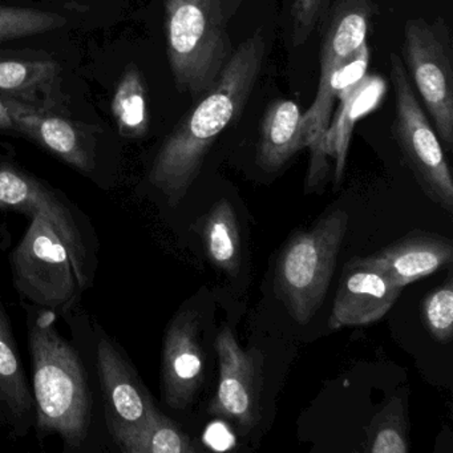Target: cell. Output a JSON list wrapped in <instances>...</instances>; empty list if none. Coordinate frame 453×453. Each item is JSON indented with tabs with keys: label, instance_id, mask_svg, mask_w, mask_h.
Here are the masks:
<instances>
[{
	"label": "cell",
	"instance_id": "277c9868",
	"mask_svg": "<svg viewBox=\"0 0 453 453\" xmlns=\"http://www.w3.org/2000/svg\"><path fill=\"white\" fill-rule=\"evenodd\" d=\"M65 320L71 339L86 355L96 376L112 445L119 437L147 423L158 408L155 397L124 347L81 304Z\"/></svg>",
	"mask_w": 453,
	"mask_h": 453
},
{
	"label": "cell",
	"instance_id": "7402d4cb",
	"mask_svg": "<svg viewBox=\"0 0 453 453\" xmlns=\"http://www.w3.org/2000/svg\"><path fill=\"white\" fill-rule=\"evenodd\" d=\"M365 452L407 453L408 421L404 402L400 397H392L373 416L365 432Z\"/></svg>",
	"mask_w": 453,
	"mask_h": 453
},
{
	"label": "cell",
	"instance_id": "484cf974",
	"mask_svg": "<svg viewBox=\"0 0 453 453\" xmlns=\"http://www.w3.org/2000/svg\"><path fill=\"white\" fill-rule=\"evenodd\" d=\"M0 131L15 132V127L12 124V118H10L9 111H7L6 105L4 104L2 99H0Z\"/></svg>",
	"mask_w": 453,
	"mask_h": 453
},
{
	"label": "cell",
	"instance_id": "3957f363",
	"mask_svg": "<svg viewBox=\"0 0 453 453\" xmlns=\"http://www.w3.org/2000/svg\"><path fill=\"white\" fill-rule=\"evenodd\" d=\"M243 0H165V38L176 88L198 99L232 58L230 23Z\"/></svg>",
	"mask_w": 453,
	"mask_h": 453
},
{
	"label": "cell",
	"instance_id": "6da1fadb",
	"mask_svg": "<svg viewBox=\"0 0 453 453\" xmlns=\"http://www.w3.org/2000/svg\"><path fill=\"white\" fill-rule=\"evenodd\" d=\"M26 312L36 439L59 436L63 453L112 450L91 363L58 328L51 310L20 302Z\"/></svg>",
	"mask_w": 453,
	"mask_h": 453
},
{
	"label": "cell",
	"instance_id": "ba28073f",
	"mask_svg": "<svg viewBox=\"0 0 453 453\" xmlns=\"http://www.w3.org/2000/svg\"><path fill=\"white\" fill-rule=\"evenodd\" d=\"M389 81L395 94L394 136L403 158L426 197L452 214L453 179L444 148L396 52L389 55Z\"/></svg>",
	"mask_w": 453,
	"mask_h": 453
},
{
	"label": "cell",
	"instance_id": "8fae6325",
	"mask_svg": "<svg viewBox=\"0 0 453 453\" xmlns=\"http://www.w3.org/2000/svg\"><path fill=\"white\" fill-rule=\"evenodd\" d=\"M9 111L15 132L25 134L47 152L91 179L100 187H111L102 171L99 144L86 129L38 105L12 97H0Z\"/></svg>",
	"mask_w": 453,
	"mask_h": 453
},
{
	"label": "cell",
	"instance_id": "603a6c76",
	"mask_svg": "<svg viewBox=\"0 0 453 453\" xmlns=\"http://www.w3.org/2000/svg\"><path fill=\"white\" fill-rule=\"evenodd\" d=\"M65 23V18L52 12L0 6V43L50 33L63 27Z\"/></svg>",
	"mask_w": 453,
	"mask_h": 453
},
{
	"label": "cell",
	"instance_id": "7a4b0ae2",
	"mask_svg": "<svg viewBox=\"0 0 453 453\" xmlns=\"http://www.w3.org/2000/svg\"><path fill=\"white\" fill-rule=\"evenodd\" d=\"M265 57L266 38L258 27L234 50L216 81L164 140L148 169L147 182L169 208L185 200L214 142L242 115Z\"/></svg>",
	"mask_w": 453,
	"mask_h": 453
},
{
	"label": "cell",
	"instance_id": "4fadbf2b",
	"mask_svg": "<svg viewBox=\"0 0 453 453\" xmlns=\"http://www.w3.org/2000/svg\"><path fill=\"white\" fill-rule=\"evenodd\" d=\"M402 291L383 272L365 264L362 257H355L344 265L328 327L341 330L378 322L394 307Z\"/></svg>",
	"mask_w": 453,
	"mask_h": 453
},
{
	"label": "cell",
	"instance_id": "e0dca14e",
	"mask_svg": "<svg viewBox=\"0 0 453 453\" xmlns=\"http://www.w3.org/2000/svg\"><path fill=\"white\" fill-rule=\"evenodd\" d=\"M302 115L301 107L293 100H275L267 107L257 145V163L264 171H280L293 156L306 148Z\"/></svg>",
	"mask_w": 453,
	"mask_h": 453
},
{
	"label": "cell",
	"instance_id": "2e32d148",
	"mask_svg": "<svg viewBox=\"0 0 453 453\" xmlns=\"http://www.w3.org/2000/svg\"><path fill=\"white\" fill-rule=\"evenodd\" d=\"M386 92V81L380 76L365 73L360 81L347 87L339 95L335 116L331 119L326 134V152L335 161V188L343 179L355 126L360 119L379 107Z\"/></svg>",
	"mask_w": 453,
	"mask_h": 453
},
{
	"label": "cell",
	"instance_id": "d6986e66",
	"mask_svg": "<svg viewBox=\"0 0 453 453\" xmlns=\"http://www.w3.org/2000/svg\"><path fill=\"white\" fill-rule=\"evenodd\" d=\"M200 235L209 261L229 277L241 266V237L237 214L227 200H219L200 219Z\"/></svg>",
	"mask_w": 453,
	"mask_h": 453
},
{
	"label": "cell",
	"instance_id": "9a60e30c",
	"mask_svg": "<svg viewBox=\"0 0 453 453\" xmlns=\"http://www.w3.org/2000/svg\"><path fill=\"white\" fill-rule=\"evenodd\" d=\"M362 259L404 288L450 265L453 243L434 233L412 232Z\"/></svg>",
	"mask_w": 453,
	"mask_h": 453
},
{
	"label": "cell",
	"instance_id": "8992f818",
	"mask_svg": "<svg viewBox=\"0 0 453 453\" xmlns=\"http://www.w3.org/2000/svg\"><path fill=\"white\" fill-rule=\"evenodd\" d=\"M0 211L47 219L70 251L84 290L94 286L100 264L99 234L88 214L63 190L14 164L0 163Z\"/></svg>",
	"mask_w": 453,
	"mask_h": 453
},
{
	"label": "cell",
	"instance_id": "cb8c5ba5",
	"mask_svg": "<svg viewBox=\"0 0 453 453\" xmlns=\"http://www.w3.org/2000/svg\"><path fill=\"white\" fill-rule=\"evenodd\" d=\"M420 310L421 319L429 335L439 343H449L453 338V280L450 275L424 298Z\"/></svg>",
	"mask_w": 453,
	"mask_h": 453
},
{
	"label": "cell",
	"instance_id": "ffe728a7",
	"mask_svg": "<svg viewBox=\"0 0 453 453\" xmlns=\"http://www.w3.org/2000/svg\"><path fill=\"white\" fill-rule=\"evenodd\" d=\"M113 450L121 453H196L197 447L192 437L160 408L147 423L112 444Z\"/></svg>",
	"mask_w": 453,
	"mask_h": 453
},
{
	"label": "cell",
	"instance_id": "5bb4252c",
	"mask_svg": "<svg viewBox=\"0 0 453 453\" xmlns=\"http://www.w3.org/2000/svg\"><path fill=\"white\" fill-rule=\"evenodd\" d=\"M33 389L18 349L12 318L0 299V426L12 439L34 431Z\"/></svg>",
	"mask_w": 453,
	"mask_h": 453
},
{
	"label": "cell",
	"instance_id": "44dd1931",
	"mask_svg": "<svg viewBox=\"0 0 453 453\" xmlns=\"http://www.w3.org/2000/svg\"><path fill=\"white\" fill-rule=\"evenodd\" d=\"M119 132L127 139H142L150 131L147 86L136 65H127L112 99Z\"/></svg>",
	"mask_w": 453,
	"mask_h": 453
},
{
	"label": "cell",
	"instance_id": "d4e9b609",
	"mask_svg": "<svg viewBox=\"0 0 453 453\" xmlns=\"http://www.w3.org/2000/svg\"><path fill=\"white\" fill-rule=\"evenodd\" d=\"M330 0H294L293 42L296 46L306 43L312 31L327 12Z\"/></svg>",
	"mask_w": 453,
	"mask_h": 453
},
{
	"label": "cell",
	"instance_id": "ac0fdd59",
	"mask_svg": "<svg viewBox=\"0 0 453 453\" xmlns=\"http://www.w3.org/2000/svg\"><path fill=\"white\" fill-rule=\"evenodd\" d=\"M59 73L60 65L42 52H0V92L4 96L41 107L42 96L50 99Z\"/></svg>",
	"mask_w": 453,
	"mask_h": 453
},
{
	"label": "cell",
	"instance_id": "9c48e42d",
	"mask_svg": "<svg viewBox=\"0 0 453 453\" xmlns=\"http://www.w3.org/2000/svg\"><path fill=\"white\" fill-rule=\"evenodd\" d=\"M403 63L447 152L453 150L452 39L441 17L404 25Z\"/></svg>",
	"mask_w": 453,
	"mask_h": 453
},
{
	"label": "cell",
	"instance_id": "52a82bcc",
	"mask_svg": "<svg viewBox=\"0 0 453 453\" xmlns=\"http://www.w3.org/2000/svg\"><path fill=\"white\" fill-rule=\"evenodd\" d=\"M28 219L25 235L10 251L12 285L20 302L51 310L65 319L81 306L86 290L54 226L39 214Z\"/></svg>",
	"mask_w": 453,
	"mask_h": 453
},
{
	"label": "cell",
	"instance_id": "5b68a950",
	"mask_svg": "<svg viewBox=\"0 0 453 453\" xmlns=\"http://www.w3.org/2000/svg\"><path fill=\"white\" fill-rule=\"evenodd\" d=\"M349 217L336 208L283 246L275 269V293L296 322L307 325L325 301Z\"/></svg>",
	"mask_w": 453,
	"mask_h": 453
},
{
	"label": "cell",
	"instance_id": "30bf717a",
	"mask_svg": "<svg viewBox=\"0 0 453 453\" xmlns=\"http://www.w3.org/2000/svg\"><path fill=\"white\" fill-rule=\"evenodd\" d=\"M214 347L219 355V379L208 411L250 431L261 418L264 355L258 349H243L229 327L219 331Z\"/></svg>",
	"mask_w": 453,
	"mask_h": 453
},
{
	"label": "cell",
	"instance_id": "7c38bea8",
	"mask_svg": "<svg viewBox=\"0 0 453 453\" xmlns=\"http://www.w3.org/2000/svg\"><path fill=\"white\" fill-rule=\"evenodd\" d=\"M203 383L200 315L193 309L174 314L164 334L161 352V399L174 411L192 404Z\"/></svg>",
	"mask_w": 453,
	"mask_h": 453
}]
</instances>
